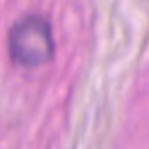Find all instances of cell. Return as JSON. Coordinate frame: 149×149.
Wrapping results in <instances>:
<instances>
[{"label":"cell","mask_w":149,"mask_h":149,"mask_svg":"<svg viewBox=\"0 0 149 149\" xmlns=\"http://www.w3.org/2000/svg\"><path fill=\"white\" fill-rule=\"evenodd\" d=\"M7 47L9 56L23 68H35L51 61L56 44L49 19L42 14H23L19 21L12 23Z\"/></svg>","instance_id":"1"}]
</instances>
